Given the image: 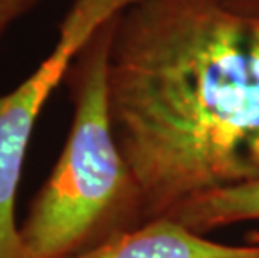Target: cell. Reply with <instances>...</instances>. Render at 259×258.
Segmentation results:
<instances>
[{"label":"cell","instance_id":"6da1fadb","mask_svg":"<svg viewBox=\"0 0 259 258\" xmlns=\"http://www.w3.org/2000/svg\"><path fill=\"white\" fill-rule=\"evenodd\" d=\"M107 104L146 219L259 181V17L223 0H139L114 22Z\"/></svg>","mask_w":259,"mask_h":258},{"label":"cell","instance_id":"7a4b0ae2","mask_svg":"<svg viewBox=\"0 0 259 258\" xmlns=\"http://www.w3.org/2000/svg\"><path fill=\"white\" fill-rule=\"evenodd\" d=\"M115 17L91 37L65 76L70 128L19 225L20 258H67L147 222L109 114L107 56Z\"/></svg>","mask_w":259,"mask_h":258},{"label":"cell","instance_id":"3957f363","mask_svg":"<svg viewBox=\"0 0 259 258\" xmlns=\"http://www.w3.org/2000/svg\"><path fill=\"white\" fill-rule=\"evenodd\" d=\"M136 2L139 0H72L52 51L17 87L0 94V258H20L15 203L44 107L91 37Z\"/></svg>","mask_w":259,"mask_h":258},{"label":"cell","instance_id":"277c9868","mask_svg":"<svg viewBox=\"0 0 259 258\" xmlns=\"http://www.w3.org/2000/svg\"><path fill=\"white\" fill-rule=\"evenodd\" d=\"M67 258H259V241L231 245L157 216Z\"/></svg>","mask_w":259,"mask_h":258},{"label":"cell","instance_id":"5b68a950","mask_svg":"<svg viewBox=\"0 0 259 258\" xmlns=\"http://www.w3.org/2000/svg\"><path fill=\"white\" fill-rule=\"evenodd\" d=\"M170 216L197 233L207 235L229 225L259 222V181L211 191L172 208Z\"/></svg>","mask_w":259,"mask_h":258},{"label":"cell","instance_id":"8992f818","mask_svg":"<svg viewBox=\"0 0 259 258\" xmlns=\"http://www.w3.org/2000/svg\"><path fill=\"white\" fill-rule=\"evenodd\" d=\"M42 0H0V44L20 19L29 15Z\"/></svg>","mask_w":259,"mask_h":258},{"label":"cell","instance_id":"52a82bcc","mask_svg":"<svg viewBox=\"0 0 259 258\" xmlns=\"http://www.w3.org/2000/svg\"><path fill=\"white\" fill-rule=\"evenodd\" d=\"M223 2L239 12L259 17V0H223Z\"/></svg>","mask_w":259,"mask_h":258}]
</instances>
